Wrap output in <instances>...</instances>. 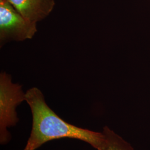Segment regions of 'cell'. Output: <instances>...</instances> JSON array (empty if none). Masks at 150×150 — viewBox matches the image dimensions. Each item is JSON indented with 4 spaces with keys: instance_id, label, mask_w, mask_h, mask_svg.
<instances>
[{
    "instance_id": "1",
    "label": "cell",
    "mask_w": 150,
    "mask_h": 150,
    "mask_svg": "<svg viewBox=\"0 0 150 150\" xmlns=\"http://www.w3.org/2000/svg\"><path fill=\"white\" fill-rule=\"evenodd\" d=\"M32 116V129L24 150H36L54 139H79L97 150H103L106 139L103 132L83 129L67 122L49 107L42 92L37 87L26 92V100Z\"/></svg>"
},
{
    "instance_id": "2",
    "label": "cell",
    "mask_w": 150,
    "mask_h": 150,
    "mask_svg": "<svg viewBox=\"0 0 150 150\" xmlns=\"http://www.w3.org/2000/svg\"><path fill=\"white\" fill-rule=\"evenodd\" d=\"M26 100V92L22 86L12 82L11 76L5 72L0 74V143L8 144L11 134L8 128L15 126L19 121L16 109Z\"/></svg>"
},
{
    "instance_id": "3",
    "label": "cell",
    "mask_w": 150,
    "mask_h": 150,
    "mask_svg": "<svg viewBox=\"0 0 150 150\" xmlns=\"http://www.w3.org/2000/svg\"><path fill=\"white\" fill-rule=\"evenodd\" d=\"M37 23L16 10L7 0H0V41H23L31 39L37 32Z\"/></svg>"
},
{
    "instance_id": "4",
    "label": "cell",
    "mask_w": 150,
    "mask_h": 150,
    "mask_svg": "<svg viewBox=\"0 0 150 150\" xmlns=\"http://www.w3.org/2000/svg\"><path fill=\"white\" fill-rule=\"evenodd\" d=\"M22 16L30 21L38 23L52 12L54 0H7Z\"/></svg>"
},
{
    "instance_id": "5",
    "label": "cell",
    "mask_w": 150,
    "mask_h": 150,
    "mask_svg": "<svg viewBox=\"0 0 150 150\" xmlns=\"http://www.w3.org/2000/svg\"><path fill=\"white\" fill-rule=\"evenodd\" d=\"M102 132L106 139V145L103 150H134L129 142L108 127L105 126Z\"/></svg>"
}]
</instances>
